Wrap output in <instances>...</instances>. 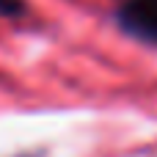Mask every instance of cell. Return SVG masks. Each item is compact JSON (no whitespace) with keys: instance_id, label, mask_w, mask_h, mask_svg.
Instances as JSON below:
<instances>
[{"instance_id":"1","label":"cell","mask_w":157,"mask_h":157,"mask_svg":"<svg viewBox=\"0 0 157 157\" xmlns=\"http://www.w3.org/2000/svg\"><path fill=\"white\" fill-rule=\"evenodd\" d=\"M119 25L130 36L157 44V0H127L119 8Z\"/></svg>"},{"instance_id":"2","label":"cell","mask_w":157,"mask_h":157,"mask_svg":"<svg viewBox=\"0 0 157 157\" xmlns=\"http://www.w3.org/2000/svg\"><path fill=\"white\" fill-rule=\"evenodd\" d=\"M0 14L3 17H19V14H25V3L22 0H0Z\"/></svg>"},{"instance_id":"3","label":"cell","mask_w":157,"mask_h":157,"mask_svg":"<svg viewBox=\"0 0 157 157\" xmlns=\"http://www.w3.org/2000/svg\"><path fill=\"white\" fill-rule=\"evenodd\" d=\"M14 157H44L41 152H22V155H14Z\"/></svg>"}]
</instances>
